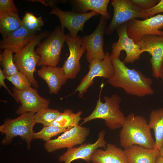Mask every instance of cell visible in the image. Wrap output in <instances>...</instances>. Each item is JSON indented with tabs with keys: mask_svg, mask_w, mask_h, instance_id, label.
Segmentation results:
<instances>
[{
	"mask_svg": "<svg viewBox=\"0 0 163 163\" xmlns=\"http://www.w3.org/2000/svg\"><path fill=\"white\" fill-rule=\"evenodd\" d=\"M115 72L107 82L112 86L122 88L127 94L139 97L154 94L152 79L140 71L127 67L120 57L110 55Z\"/></svg>",
	"mask_w": 163,
	"mask_h": 163,
	"instance_id": "6da1fadb",
	"label": "cell"
},
{
	"mask_svg": "<svg viewBox=\"0 0 163 163\" xmlns=\"http://www.w3.org/2000/svg\"><path fill=\"white\" fill-rule=\"evenodd\" d=\"M149 17L153 16L157 13L163 12V0H159V2L152 8L147 10Z\"/></svg>",
	"mask_w": 163,
	"mask_h": 163,
	"instance_id": "d6a6232c",
	"label": "cell"
},
{
	"mask_svg": "<svg viewBox=\"0 0 163 163\" xmlns=\"http://www.w3.org/2000/svg\"><path fill=\"white\" fill-rule=\"evenodd\" d=\"M60 113L57 110L44 107L34 114V119L36 123H41L43 126H50Z\"/></svg>",
	"mask_w": 163,
	"mask_h": 163,
	"instance_id": "4316f807",
	"label": "cell"
},
{
	"mask_svg": "<svg viewBox=\"0 0 163 163\" xmlns=\"http://www.w3.org/2000/svg\"><path fill=\"white\" fill-rule=\"evenodd\" d=\"M109 0H75L72 1L77 10L81 13L88 10L95 11L108 19L110 14L107 11Z\"/></svg>",
	"mask_w": 163,
	"mask_h": 163,
	"instance_id": "7402d4cb",
	"label": "cell"
},
{
	"mask_svg": "<svg viewBox=\"0 0 163 163\" xmlns=\"http://www.w3.org/2000/svg\"><path fill=\"white\" fill-rule=\"evenodd\" d=\"M50 14L56 15L59 18L61 30L67 28L70 35L73 37L77 36L80 31H83L85 23L91 17L99 15L98 13L91 11L86 13H77L73 11H65L55 6L51 10Z\"/></svg>",
	"mask_w": 163,
	"mask_h": 163,
	"instance_id": "7c38bea8",
	"label": "cell"
},
{
	"mask_svg": "<svg viewBox=\"0 0 163 163\" xmlns=\"http://www.w3.org/2000/svg\"><path fill=\"white\" fill-rule=\"evenodd\" d=\"M49 35V33L45 31L36 35L20 51L14 55V60L19 71L26 75L35 88H38L39 85L34 77V74L40 56L36 53L34 48L39 44L41 40Z\"/></svg>",
	"mask_w": 163,
	"mask_h": 163,
	"instance_id": "5b68a950",
	"label": "cell"
},
{
	"mask_svg": "<svg viewBox=\"0 0 163 163\" xmlns=\"http://www.w3.org/2000/svg\"><path fill=\"white\" fill-rule=\"evenodd\" d=\"M107 20L101 16L94 31L90 35L81 37L82 45L87 51L86 56L89 63L94 59L102 60L104 58V36Z\"/></svg>",
	"mask_w": 163,
	"mask_h": 163,
	"instance_id": "8fae6325",
	"label": "cell"
},
{
	"mask_svg": "<svg viewBox=\"0 0 163 163\" xmlns=\"http://www.w3.org/2000/svg\"><path fill=\"white\" fill-rule=\"evenodd\" d=\"M114 14L111 21L105 30L107 35H111L119 26L128 21L137 18L145 19L149 17L147 10L137 6L130 0H112Z\"/></svg>",
	"mask_w": 163,
	"mask_h": 163,
	"instance_id": "52a82bcc",
	"label": "cell"
},
{
	"mask_svg": "<svg viewBox=\"0 0 163 163\" xmlns=\"http://www.w3.org/2000/svg\"><path fill=\"white\" fill-rule=\"evenodd\" d=\"M155 136L154 149L159 150L163 143V107L151 111L148 122Z\"/></svg>",
	"mask_w": 163,
	"mask_h": 163,
	"instance_id": "603a6c76",
	"label": "cell"
},
{
	"mask_svg": "<svg viewBox=\"0 0 163 163\" xmlns=\"http://www.w3.org/2000/svg\"><path fill=\"white\" fill-rule=\"evenodd\" d=\"M128 163H155L159 150L134 145L124 150Z\"/></svg>",
	"mask_w": 163,
	"mask_h": 163,
	"instance_id": "44dd1931",
	"label": "cell"
},
{
	"mask_svg": "<svg viewBox=\"0 0 163 163\" xmlns=\"http://www.w3.org/2000/svg\"><path fill=\"white\" fill-rule=\"evenodd\" d=\"M90 132L88 128L81 125L75 126L57 138L46 142L44 148L48 152L51 153L64 148H73L75 145L83 144Z\"/></svg>",
	"mask_w": 163,
	"mask_h": 163,
	"instance_id": "30bf717a",
	"label": "cell"
},
{
	"mask_svg": "<svg viewBox=\"0 0 163 163\" xmlns=\"http://www.w3.org/2000/svg\"><path fill=\"white\" fill-rule=\"evenodd\" d=\"M13 53L11 50L6 49L0 54V62L3 68L2 72L7 77L15 74L19 71L14 62Z\"/></svg>",
	"mask_w": 163,
	"mask_h": 163,
	"instance_id": "484cf974",
	"label": "cell"
},
{
	"mask_svg": "<svg viewBox=\"0 0 163 163\" xmlns=\"http://www.w3.org/2000/svg\"><path fill=\"white\" fill-rule=\"evenodd\" d=\"M18 11V9L13 0H0V15L8 11Z\"/></svg>",
	"mask_w": 163,
	"mask_h": 163,
	"instance_id": "4dcf8cb0",
	"label": "cell"
},
{
	"mask_svg": "<svg viewBox=\"0 0 163 163\" xmlns=\"http://www.w3.org/2000/svg\"><path fill=\"white\" fill-rule=\"evenodd\" d=\"M105 131L102 130L98 133L97 141L93 143H85L78 147L68 149L67 150L60 156L58 159L59 162L71 163L79 159H82L88 163L91 162L92 155L97 149L102 147L105 149L107 143L104 139Z\"/></svg>",
	"mask_w": 163,
	"mask_h": 163,
	"instance_id": "2e32d148",
	"label": "cell"
},
{
	"mask_svg": "<svg viewBox=\"0 0 163 163\" xmlns=\"http://www.w3.org/2000/svg\"><path fill=\"white\" fill-rule=\"evenodd\" d=\"M22 26L29 31L36 32L41 30L44 24L41 17H37L33 13L27 12L22 20Z\"/></svg>",
	"mask_w": 163,
	"mask_h": 163,
	"instance_id": "f1b7e54d",
	"label": "cell"
},
{
	"mask_svg": "<svg viewBox=\"0 0 163 163\" xmlns=\"http://www.w3.org/2000/svg\"><path fill=\"white\" fill-rule=\"evenodd\" d=\"M127 27V22L116 29L119 39L117 42L113 43L112 53L110 55L120 58L121 51L124 50L126 53V56L123 62L125 63H133L139 59L141 54L143 53L139 45L128 36Z\"/></svg>",
	"mask_w": 163,
	"mask_h": 163,
	"instance_id": "5bb4252c",
	"label": "cell"
},
{
	"mask_svg": "<svg viewBox=\"0 0 163 163\" xmlns=\"http://www.w3.org/2000/svg\"><path fill=\"white\" fill-rule=\"evenodd\" d=\"M159 78H161L163 82V61L161 63L160 69Z\"/></svg>",
	"mask_w": 163,
	"mask_h": 163,
	"instance_id": "e575fe53",
	"label": "cell"
},
{
	"mask_svg": "<svg viewBox=\"0 0 163 163\" xmlns=\"http://www.w3.org/2000/svg\"><path fill=\"white\" fill-rule=\"evenodd\" d=\"M89 63L88 73L81 80L74 92L78 91V96L81 98L83 97L89 87L93 85L95 78L102 77L109 79L114 73V67L108 52L105 53L104 58L102 60L94 59Z\"/></svg>",
	"mask_w": 163,
	"mask_h": 163,
	"instance_id": "ba28073f",
	"label": "cell"
},
{
	"mask_svg": "<svg viewBox=\"0 0 163 163\" xmlns=\"http://www.w3.org/2000/svg\"><path fill=\"white\" fill-rule=\"evenodd\" d=\"M136 5L143 9L148 10L155 5L159 0H130Z\"/></svg>",
	"mask_w": 163,
	"mask_h": 163,
	"instance_id": "1f68e13d",
	"label": "cell"
},
{
	"mask_svg": "<svg viewBox=\"0 0 163 163\" xmlns=\"http://www.w3.org/2000/svg\"><path fill=\"white\" fill-rule=\"evenodd\" d=\"M7 79V77L5 76L4 74H3L2 70L1 69H0V87L3 86L6 89L9 93L12 96L14 97V99L16 100V101L18 102V101L14 96V94L12 93L9 90L8 88L7 87V86L5 84V79Z\"/></svg>",
	"mask_w": 163,
	"mask_h": 163,
	"instance_id": "836d02e7",
	"label": "cell"
},
{
	"mask_svg": "<svg viewBox=\"0 0 163 163\" xmlns=\"http://www.w3.org/2000/svg\"><path fill=\"white\" fill-rule=\"evenodd\" d=\"M104 85L103 83L101 86L99 99L95 107L90 115L83 119L81 126L93 120L100 119L104 120L105 125L110 129L114 130L122 127L126 117L120 109L121 98L114 94L110 97L104 96L105 102H102L101 94Z\"/></svg>",
	"mask_w": 163,
	"mask_h": 163,
	"instance_id": "3957f363",
	"label": "cell"
},
{
	"mask_svg": "<svg viewBox=\"0 0 163 163\" xmlns=\"http://www.w3.org/2000/svg\"><path fill=\"white\" fill-rule=\"evenodd\" d=\"M7 79L15 88L20 90L27 89L32 85L28 78L20 71L15 74L7 77Z\"/></svg>",
	"mask_w": 163,
	"mask_h": 163,
	"instance_id": "f546056e",
	"label": "cell"
},
{
	"mask_svg": "<svg viewBox=\"0 0 163 163\" xmlns=\"http://www.w3.org/2000/svg\"><path fill=\"white\" fill-rule=\"evenodd\" d=\"M155 163H163V158L160 155L158 156Z\"/></svg>",
	"mask_w": 163,
	"mask_h": 163,
	"instance_id": "d590c367",
	"label": "cell"
},
{
	"mask_svg": "<svg viewBox=\"0 0 163 163\" xmlns=\"http://www.w3.org/2000/svg\"><path fill=\"white\" fill-rule=\"evenodd\" d=\"M36 32L28 30L22 26L0 43V48L11 50L15 53L20 51L36 35Z\"/></svg>",
	"mask_w": 163,
	"mask_h": 163,
	"instance_id": "d6986e66",
	"label": "cell"
},
{
	"mask_svg": "<svg viewBox=\"0 0 163 163\" xmlns=\"http://www.w3.org/2000/svg\"><path fill=\"white\" fill-rule=\"evenodd\" d=\"M92 163H128L124 150L114 144L108 143L105 150L97 149L92 154Z\"/></svg>",
	"mask_w": 163,
	"mask_h": 163,
	"instance_id": "ffe728a7",
	"label": "cell"
},
{
	"mask_svg": "<svg viewBox=\"0 0 163 163\" xmlns=\"http://www.w3.org/2000/svg\"><path fill=\"white\" fill-rule=\"evenodd\" d=\"M12 90L18 103L19 101L21 103L15 111L19 115L27 112L35 113L43 108L48 107L50 99L41 97L35 88L30 87L27 89L20 90L14 86Z\"/></svg>",
	"mask_w": 163,
	"mask_h": 163,
	"instance_id": "4fadbf2b",
	"label": "cell"
},
{
	"mask_svg": "<svg viewBox=\"0 0 163 163\" xmlns=\"http://www.w3.org/2000/svg\"><path fill=\"white\" fill-rule=\"evenodd\" d=\"M82 113L81 111L75 113L71 110L66 109L63 112L60 113L51 125L64 128L79 125L82 119L80 117Z\"/></svg>",
	"mask_w": 163,
	"mask_h": 163,
	"instance_id": "d4e9b609",
	"label": "cell"
},
{
	"mask_svg": "<svg viewBox=\"0 0 163 163\" xmlns=\"http://www.w3.org/2000/svg\"><path fill=\"white\" fill-rule=\"evenodd\" d=\"M148 123L144 117L133 113L126 117L120 132V145L124 149L138 145L150 149H154L153 138Z\"/></svg>",
	"mask_w": 163,
	"mask_h": 163,
	"instance_id": "7a4b0ae2",
	"label": "cell"
},
{
	"mask_svg": "<svg viewBox=\"0 0 163 163\" xmlns=\"http://www.w3.org/2000/svg\"><path fill=\"white\" fill-rule=\"evenodd\" d=\"M34 114L27 112L15 119L8 118L5 120L0 126V132L5 135L1 141L2 144H10L14 137L19 136L26 142L27 149L30 150L34 133L33 128L36 123L34 119Z\"/></svg>",
	"mask_w": 163,
	"mask_h": 163,
	"instance_id": "277c9868",
	"label": "cell"
},
{
	"mask_svg": "<svg viewBox=\"0 0 163 163\" xmlns=\"http://www.w3.org/2000/svg\"><path fill=\"white\" fill-rule=\"evenodd\" d=\"M37 73L46 82L50 94H57L68 79L62 67L43 66Z\"/></svg>",
	"mask_w": 163,
	"mask_h": 163,
	"instance_id": "ac0fdd59",
	"label": "cell"
},
{
	"mask_svg": "<svg viewBox=\"0 0 163 163\" xmlns=\"http://www.w3.org/2000/svg\"><path fill=\"white\" fill-rule=\"evenodd\" d=\"M22 26L18 12L8 11L0 15V32L3 39Z\"/></svg>",
	"mask_w": 163,
	"mask_h": 163,
	"instance_id": "cb8c5ba5",
	"label": "cell"
},
{
	"mask_svg": "<svg viewBox=\"0 0 163 163\" xmlns=\"http://www.w3.org/2000/svg\"><path fill=\"white\" fill-rule=\"evenodd\" d=\"M159 151L160 155L163 158V143H162Z\"/></svg>",
	"mask_w": 163,
	"mask_h": 163,
	"instance_id": "8d00e7d4",
	"label": "cell"
},
{
	"mask_svg": "<svg viewBox=\"0 0 163 163\" xmlns=\"http://www.w3.org/2000/svg\"><path fill=\"white\" fill-rule=\"evenodd\" d=\"M163 15L158 14L144 20L136 18L127 22L128 36L135 43L142 37L149 35L163 36Z\"/></svg>",
	"mask_w": 163,
	"mask_h": 163,
	"instance_id": "9c48e42d",
	"label": "cell"
},
{
	"mask_svg": "<svg viewBox=\"0 0 163 163\" xmlns=\"http://www.w3.org/2000/svg\"><path fill=\"white\" fill-rule=\"evenodd\" d=\"M142 53L148 52L151 56L150 59L152 75L159 78L160 69L163 61V36L149 35L143 36L136 43Z\"/></svg>",
	"mask_w": 163,
	"mask_h": 163,
	"instance_id": "9a60e30c",
	"label": "cell"
},
{
	"mask_svg": "<svg viewBox=\"0 0 163 163\" xmlns=\"http://www.w3.org/2000/svg\"><path fill=\"white\" fill-rule=\"evenodd\" d=\"M67 36L58 26L48 37L39 43L36 53L40 56L38 66H56L60 59L62 48Z\"/></svg>",
	"mask_w": 163,
	"mask_h": 163,
	"instance_id": "8992f818",
	"label": "cell"
},
{
	"mask_svg": "<svg viewBox=\"0 0 163 163\" xmlns=\"http://www.w3.org/2000/svg\"><path fill=\"white\" fill-rule=\"evenodd\" d=\"M65 42L69 51V55L64 62L62 68L68 79L75 78L81 69L80 59L86 49L82 45L81 37H73L66 35Z\"/></svg>",
	"mask_w": 163,
	"mask_h": 163,
	"instance_id": "e0dca14e",
	"label": "cell"
},
{
	"mask_svg": "<svg viewBox=\"0 0 163 163\" xmlns=\"http://www.w3.org/2000/svg\"><path fill=\"white\" fill-rule=\"evenodd\" d=\"M72 128H64L52 125L43 126L40 131L34 133L33 139H42L47 142L50 140L52 137L60 133H63Z\"/></svg>",
	"mask_w": 163,
	"mask_h": 163,
	"instance_id": "83f0119b",
	"label": "cell"
}]
</instances>
